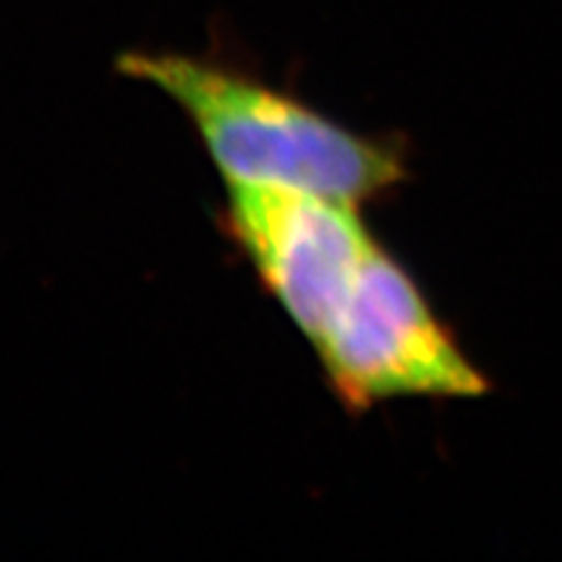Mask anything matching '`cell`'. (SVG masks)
Listing matches in <instances>:
<instances>
[{
  "mask_svg": "<svg viewBox=\"0 0 562 562\" xmlns=\"http://www.w3.org/2000/svg\"><path fill=\"white\" fill-rule=\"evenodd\" d=\"M117 68L179 105L225 186L303 190L359 206L408 176L406 148L396 138L342 127L237 70L155 52H132Z\"/></svg>",
  "mask_w": 562,
  "mask_h": 562,
  "instance_id": "obj_1",
  "label": "cell"
},
{
  "mask_svg": "<svg viewBox=\"0 0 562 562\" xmlns=\"http://www.w3.org/2000/svg\"><path fill=\"white\" fill-rule=\"evenodd\" d=\"M312 347L333 392L357 413L401 396L476 398L490 392L487 378L415 279L380 244Z\"/></svg>",
  "mask_w": 562,
  "mask_h": 562,
  "instance_id": "obj_2",
  "label": "cell"
},
{
  "mask_svg": "<svg viewBox=\"0 0 562 562\" xmlns=\"http://www.w3.org/2000/svg\"><path fill=\"white\" fill-rule=\"evenodd\" d=\"M223 225L312 345L375 249L355 204L303 190L225 186Z\"/></svg>",
  "mask_w": 562,
  "mask_h": 562,
  "instance_id": "obj_3",
  "label": "cell"
}]
</instances>
